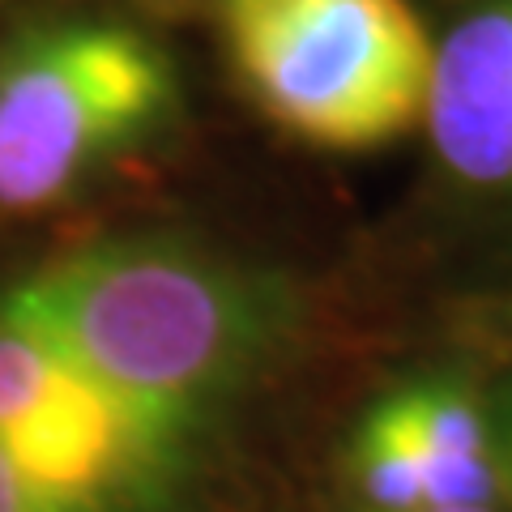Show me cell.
I'll return each mask as SVG.
<instances>
[{"mask_svg": "<svg viewBox=\"0 0 512 512\" xmlns=\"http://www.w3.org/2000/svg\"><path fill=\"white\" fill-rule=\"evenodd\" d=\"M0 448L39 483L99 512H150L171 495L188 440L120 402L0 303Z\"/></svg>", "mask_w": 512, "mask_h": 512, "instance_id": "277c9868", "label": "cell"}, {"mask_svg": "<svg viewBox=\"0 0 512 512\" xmlns=\"http://www.w3.org/2000/svg\"><path fill=\"white\" fill-rule=\"evenodd\" d=\"M239 5H248V0H222V9H239Z\"/></svg>", "mask_w": 512, "mask_h": 512, "instance_id": "8fae6325", "label": "cell"}, {"mask_svg": "<svg viewBox=\"0 0 512 512\" xmlns=\"http://www.w3.org/2000/svg\"><path fill=\"white\" fill-rule=\"evenodd\" d=\"M350 478L376 512H414L423 508V457L414 448L402 414L389 393L363 410L350 436Z\"/></svg>", "mask_w": 512, "mask_h": 512, "instance_id": "52a82bcc", "label": "cell"}, {"mask_svg": "<svg viewBox=\"0 0 512 512\" xmlns=\"http://www.w3.org/2000/svg\"><path fill=\"white\" fill-rule=\"evenodd\" d=\"M495 470H500V495L512 504V393L504 397V410L495 419Z\"/></svg>", "mask_w": 512, "mask_h": 512, "instance_id": "9c48e42d", "label": "cell"}, {"mask_svg": "<svg viewBox=\"0 0 512 512\" xmlns=\"http://www.w3.org/2000/svg\"><path fill=\"white\" fill-rule=\"evenodd\" d=\"M0 512H99L90 504H77L56 487L39 483L35 474H26L5 448H0Z\"/></svg>", "mask_w": 512, "mask_h": 512, "instance_id": "ba28073f", "label": "cell"}, {"mask_svg": "<svg viewBox=\"0 0 512 512\" xmlns=\"http://www.w3.org/2000/svg\"><path fill=\"white\" fill-rule=\"evenodd\" d=\"M227 39L252 103L316 150H380L423 124L436 39L410 0H248Z\"/></svg>", "mask_w": 512, "mask_h": 512, "instance_id": "7a4b0ae2", "label": "cell"}, {"mask_svg": "<svg viewBox=\"0 0 512 512\" xmlns=\"http://www.w3.org/2000/svg\"><path fill=\"white\" fill-rule=\"evenodd\" d=\"M389 402L402 414L423 461L495 453V419L470 384H461L453 376H427L393 389Z\"/></svg>", "mask_w": 512, "mask_h": 512, "instance_id": "8992f818", "label": "cell"}, {"mask_svg": "<svg viewBox=\"0 0 512 512\" xmlns=\"http://www.w3.org/2000/svg\"><path fill=\"white\" fill-rule=\"evenodd\" d=\"M180 82L150 35L111 18L35 22L0 43V210L35 214L146 141Z\"/></svg>", "mask_w": 512, "mask_h": 512, "instance_id": "3957f363", "label": "cell"}, {"mask_svg": "<svg viewBox=\"0 0 512 512\" xmlns=\"http://www.w3.org/2000/svg\"><path fill=\"white\" fill-rule=\"evenodd\" d=\"M414 512H491V508H414Z\"/></svg>", "mask_w": 512, "mask_h": 512, "instance_id": "30bf717a", "label": "cell"}, {"mask_svg": "<svg viewBox=\"0 0 512 512\" xmlns=\"http://www.w3.org/2000/svg\"><path fill=\"white\" fill-rule=\"evenodd\" d=\"M423 128L466 188H512V0H483L436 39Z\"/></svg>", "mask_w": 512, "mask_h": 512, "instance_id": "5b68a950", "label": "cell"}, {"mask_svg": "<svg viewBox=\"0 0 512 512\" xmlns=\"http://www.w3.org/2000/svg\"><path fill=\"white\" fill-rule=\"evenodd\" d=\"M0 303L188 444L278 355L295 312L278 282L175 235L73 248Z\"/></svg>", "mask_w": 512, "mask_h": 512, "instance_id": "6da1fadb", "label": "cell"}]
</instances>
